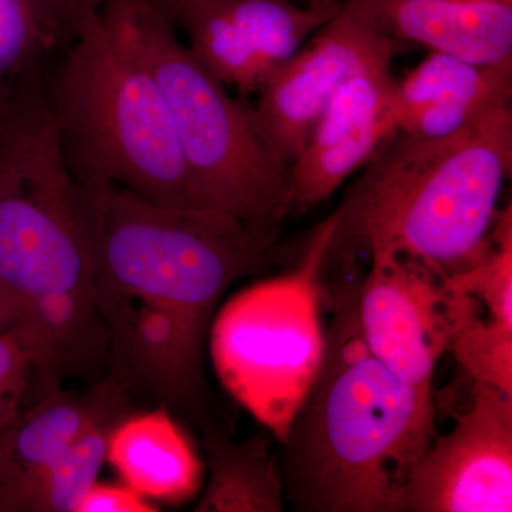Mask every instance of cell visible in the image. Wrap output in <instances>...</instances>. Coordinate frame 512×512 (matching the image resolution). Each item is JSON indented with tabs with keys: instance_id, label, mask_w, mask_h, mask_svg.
<instances>
[{
	"instance_id": "14",
	"label": "cell",
	"mask_w": 512,
	"mask_h": 512,
	"mask_svg": "<svg viewBox=\"0 0 512 512\" xmlns=\"http://www.w3.org/2000/svg\"><path fill=\"white\" fill-rule=\"evenodd\" d=\"M107 463L121 483L153 503H187L204 481L197 448L165 406L117 421L109 434Z\"/></svg>"
},
{
	"instance_id": "7",
	"label": "cell",
	"mask_w": 512,
	"mask_h": 512,
	"mask_svg": "<svg viewBox=\"0 0 512 512\" xmlns=\"http://www.w3.org/2000/svg\"><path fill=\"white\" fill-rule=\"evenodd\" d=\"M353 293L367 349L404 382L431 392L434 370L461 330L483 313L450 276L403 255L370 256Z\"/></svg>"
},
{
	"instance_id": "9",
	"label": "cell",
	"mask_w": 512,
	"mask_h": 512,
	"mask_svg": "<svg viewBox=\"0 0 512 512\" xmlns=\"http://www.w3.org/2000/svg\"><path fill=\"white\" fill-rule=\"evenodd\" d=\"M512 511V394L473 382L470 404L431 441L399 512Z\"/></svg>"
},
{
	"instance_id": "26",
	"label": "cell",
	"mask_w": 512,
	"mask_h": 512,
	"mask_svg": "<svg viewBox=\"0 0 512 512\" xmlns=\"http://www.w3.org/2000/svg\"><path fill=\"white\" fill-rule=\"evenodd\" d=\"M107 0H101V5H103V3H106Z\"/></svg>"
},
{
	"instance_id": "20",
	"label": "cell",
	"mask_w": 512,
	"mask_h": 512,
	"mask_svg": "<svg viewBox=\"0 0 512 512\" xmlns=\"http://www.w3.org/2000/svg\"><path fill=\"white\" fill-rule=\"evenodd\" d=\"M450 353L473 382L512 394V325L478 315L461 330Z\"/></svg>"
},
{
	"instance_id": "15",
	"label": "cell",
	"mask_w": 512,
	"mask_h": 512,
	"mask_svg": "<svg viewBox=\"0 0 512 512\" xmlns=\"http://www.w3.org/2000/svg\"><path fill=\"white\" fill-rule=\"evenodd\" d=\"M128 396L109 375L84 396H70L59 389L45 394L9 436L0 440L13 476L52 463L93 427L123 419L128 414Z\"/></svg>"
},
{
	"instance_id": "17",
	"label": "cell",
	"mask_w": 512,
	"mask_h": 512,
	"mask_svg": "<svg viewBox=\"0 0 512 512\" xmlns=\"http://www.w3.org/2000/svg\"><path fill=\"white\" fill-rule=\"evenodd\" d=\"M114 424L93 427L52 463L9 478L0 485V510L76 512L107 461Z\"/></svg>"
},
{
	"instance_id": "21",
	"label": "cell",
	"mask_w": 512,
	"mask_h": 512,
	"mask_svg": "<svg viewBox=\"0 0 512 512\" xmlns=\"http://www.w3.org/2000/svg\"><path fill=\"white\" fill-rule=\"evenodd\" d=\"M153 501L141 497L126 484L94 483L77 505L76 512H156Z\"/></svg>"
},
{
	"instance_id": "11",
	"label": "cell",
	"mask_w": 512,
	"mask_h": 512,
	"mask_svg": "<svg viewBox=\"0 0 512 512\" xmlns=\"http://www.w3.org/2000/svg\"><path fill=\"white\" fill-rule=\"evenodd\" d=\"M393 60L348 77L326 104L301 153L289 165V215L328 200L396 133L390 113Z\"/></svg>"
},
{
	"instance_id": "12",
	"label": "cell",
	"mask_w": 512,
	"mask_h": 512,
	"mask_svg": "<svg viewBox=\"0 0 512 512\" xmlns=\"http://www.w3.org/2000/svg\"><path fill=\"white\" fill-rule=\"evenodd\" d=\"M394 42L494 66L512 62V0H343Z\"/></svg>"
},
{
	"instance_id": "25",
	"label": "cell",
	"mask_w": 512,
	"mask_h": 512,
	"mask_svg": "<svg viewBox=\"0 0 512 512\" xmlns=\"http://www.w3.org/2000/svg\"><path fill=\"white\" fill-rule=\"evenodd\" d=\"M0 295L6 296L5 293H3L2 291H0ZM6 298H8V296H6ZM9 301H10V299H9Z\"/></svg>"
},
{
	"instance_id": "18",
	"label": "cell",
	"mask_w": 512,
	"mask_h": 512,
	"mask_svg": "<svg viewBox=\"0 0 512 512\" xmlns=\"http://www.w3.org/2000/svg\"><path fill=\"white\" fill-rule=\"evenodd\" d=\"M87 10L70 0H0V86L50 69Z\"/></svg>"
},
{
	"instance_id": "1",
	"label": "cell",
	"mask_w": 512,
	"mask_h": 512,
	"mask_svg": "<svg viewBox=\"0 0 512 512\" xmlns=\"http://www.w3.org/2000/svg\"><path fill=\"white\" fill-rule=\"evenodd\" d=\"M87 195L109 376L157 406L198 409L215 308L235 281L268 268L279 234L221 211L154 204L126 188Z\"/></svg>"
},
{
	"instance_id": "22",
	"label": "cell",
	"mask_w": 512,
	"mask_h": 512,
	"mask_svg": "<svg viewBox=\"0 0 512 512\" xmlns=\"http://www.w3.org/2000/svg\"><path fill=\"white\" fill-rule=\"evenodd\" d=\"M32 363L8 330H0V396L15 400L28 383Z\"/></svg>"
},
{
	"instance_id": "3",
	"label": "cell",
	"mask_w": 512,
	"mask_h": 512,
	"mask_svg": "<svg viewBox=\"0 0 512 512\" xmlns=\"http://www.w3.org/2000/svg\"><path fill=\"white\" fill-rule=\"evenodd\" d=\"M339 302L318 372L282 437L285 498L303 512H399L434 440L433 393L367 349L352 291Z\"/></svg>"
},
{
	"instance_id": "6",
	"label": "cell",
	"mask_w": 512,
	"mask_h": 512,
	"mask_svg": "<svg viewBox=\"0 0 512 512\" xmlns=\"http://www.w3.org/2000/svg\"><path fill=\"white\" fill-rule=\"evenodd\" d=\"M99 9L156 77L198 201L279 234L291 171L256 130L248 104L191 55L154 0H107Z\"/></svg>"
},
{
	"instance_id": "13",
	"label": "cell",
	"mask_w": 512,
	"mask_h": 512,
	"mask_svg": "<svg viewBox=\"0 0 512 512\" xmlns=\"http://www.w3.org/2000/svg\"><path fill=\"white\" fill-rule=\"evenodd\" d=\"M512 62L484 66L430 52L394 82L390 113L396 130L409 136H451L485 111L510 103Z\"/></svg>"
},
{
	"instance_id": "8",
	"label": "cell",
	"mask_w": 512,
	"mask_h": 512,
	"mask_svg": "<svg viewBox=\"0 0 512 512\" xmlns=\"http://www.w3.org/2000/svg\"><path fill=\"white\" fill-rule=\"evenodd\" d=\"M343 0H178L161 9L185 46L239 97L258 93L342 9Z\"/></svg>"
},
{
	"instance_id": "10",
	"label": "cell",
	"mask_w": 512,
	"mask_h": 512,
	"mask_svg": "<svg viewBox=\"0 0 512 512\" xmlns=\"http://www.w3.org/2000/svg\"><path fill=\"white\" fill-rule=\"evenodd\" d=\"M400 46L340 9L256 93L249 106L256 130L291 165L340 84L365 67L393 60Z\"/></svg>"
},
{
	"instance_id": "5",
	"label": "cell",
	"mask_w": 512,
	"mask_h": 512,
	"mask_svg": "<svg viewBox=\"0 0 512 512\" xmlns=\"http://www.w3.org/2000/svg\"><path fill=\"white\" fill-rule=\"evenodd\" d=\"M47 100L73 177L83 187H120L183 210L198 201L156 77L100 9L47 73Z\"/></svg>"
},
{
	"instance_id": "16",
	"label": "cell",
	"mask_w": 512,
	"mask_h": 512,
	"mask_svg": "<svg viewBox=\"0 0 512 512\" xmlns=\"http://www.w3.org/2000/svg\"><path fill=\"white\" fill-rule=\"evenodd\" d=\"M204 450L208 483L194 511H284V474L276 463L271 440L258 434L238 443L204 427Z\"/></svg>"
},
{
	"instance_id": "23",
	"label": "cell",
	"mask_w": 512,
	"mask_h": 512,
	"mask_svg": "<svg viewBox=\"0 0 512 512\" xmlns=\"http://www.w3.org/2000/svg\"><path fill=\"white\" fill-rule=\"evenodd\" d=\"M70 2L74 3L77 8L80 9H99L101 6V0H70Z\"/></svg>"
},
{
	"instance_id": "19",
	"label": "cell",
	"mask_w": 512,
	"mask_h": 512,
	"mask_svg": "<svg viewBox=\"0 0 512 512\" xmlns=\"http://www.w3.org/2000/svg\"><path fill=\"white\" fill-rule=\"evenodd\" d=\"M470 293L487 318L512 325V208L498 211L491 229L490 247L476 265L453 276Z\"/></svg>"
},
{
	"instance_id": "24",
	"label": "cell",
	"mask_w": 512,
	"mask_h": 512,
	"mask_svg": "<svg viewBox=\"0 0 512 512\" xmlns=\"http://www.w3.org/2000/svg\"><path fill=\"white\" fill-rule=\"evenodd\" d=\"M154 2H156L158 8L165 9L173 5V3L178 2V0H154Z\"/></svg>"
},
{
	"instance_id": "2",
	"label": "cell",
	"mask_w": 512,
	"mask_h": 512,
	"mask_svg": "<svg viewBox=\"0 0 512 512\" xmlns=\"http://www.w3.org/2000/svg\"><path fill=\"white\" fill-rule=\"evenodd\" d=\"M94 274L92 207L63 156L46 76L10 80L0 87V291L42 387L107 367Z\"/></svg>"
},
{
	"instance_id": "4",
	"label": "cell",
	"mask_w": 512,
	"mask_h": 512,
	"mask_svg": "<svg viewBox=\"0 0 512 512\" xmlns=\"http://www.w3.org/2000/svg\"><path fill=\"white\" fill-rule=\"evenodd\" d=\"M511 168V101L451 136L396 131L333 212L325 259L359 251L403 255L450 278L463 274L490 247Z\"/></svg>"
}]
</instances>
